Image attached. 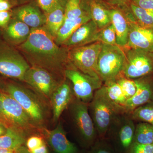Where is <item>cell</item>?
Segmentation results:
<instances>
[{"instance_id":"cell-15","label":"cell","mask_w":153,"mask_h":153,"mask_svg":"<svg viewBox=\"0 0 153 153\" xmlns=\"http://www.w3.org/2000/svg\"><path fill=\"white\" fill-rule=\"evenodd\" d=\"M47 141L53 151L56 153H78L76 146L67 139L61 124L52 130L45 129Z\"/></svg>"},{"instance_id":"cell-4","label":"cell","mask_w":153,"mask_h":153,"mask_svg":"<svg viewBox=\"0 0 153 153\" xmlns=\"http://www.w3.org/2000/svg\"><path fill=\"white\" fill-rule=\"evenodd\" d=\"M126 53L117 45L102 44L99 55L97 71L101 80H116L123 72Z\"/></svg>"},{"instance_id":"cell-27","label":"cell","mask_w":153,"mask_h":153,"mask_svg":"<svg viewBox=\"0 0 153 153\" xmlns=\"http://www.w3.org/2000/svg\"><path fill=\"white\" fill-rule=\"evenodd\" d=\"M103 86L110 100L117 105L123 108L127 99L116 80L107 81Z\"/></svg>"},{"instance_id":"cell-28","label":"cell","mask_w":153,"mask_h":153,"mask_svg":"<svg viewBox=\"0 0 153 153\" xmlns=\"http://www.w3.org/2000/svg\"><path fill=\"white\" fill-rule=\"evenodd\" d=\"M88 12L89 5L83 7L82 0H68L65 8V20L78 19Z\"/></svg>"},{"instance_id":"cell-2","label":"cell","mask_w":153,"mask_h":153,"mask_svg":"<svg viewBox=\"0 0 153 153\" xmlns=\"http://www.w3.org/2000/svg\"><path fill=\"white\" fill-rule=\"evenodd\" d=\"M89 108L96 131L101 138L109 131L117 116L125 113L122 107L108 98L103 86L96 91Z\"/></svg>"},{"instance_id":"cell-6","label":"cell","mask_w":153,"mask_h":153,"mask_svg":"<svg viewBox=\"0 0 153 153\" xmlns=\"http://www.w3.org/2000/svg\"><path fill=\"white\" fill-rule=\"evenodd\" d=\"M102 44L99 41L72 48L68 58L83 74L100 79L97 71V62Z\"/></svg>"},{"instance_id":"cell-22","label":"cell","mask_w":153,"mask_h":153,"mask_svg":"<svg viewBox=\"0 0 153 153\" xmlns=\"http://www.w3.org/2000/svg\"><path fill=\"white\" fill-rule=\"evenodd\" d=\"M25 143V132L13 127H7L0 137V148L15 152Z\"/></svg>"},{"instance_id":"cell-31","label":"cell","mask_w":153,"mask_h":153,"mask_svg":"<svg viewBox=\"0 0 153 153\" xmlns=\"http://www.w3.org/2000/svg\"><path fill=\"white\" fill-rule=\"evenodd\" d=\"M116 80L121 88L127 100L134 95L137 91L134 81L126 77H119Z\"/></svg>"},{"instance_id":"cell-5","label":"cell","mask_w":153,"mask_h":153,"mask_svg":"<svg viewBox=\"0 0 153 153\" xmlns=\"http://www.w3.org/2000/svg\"><path fill=\"white\" fill-rule=\"evenodd\" d=\"M0 122L7 127L25 132L37 127L21 105L10 95L0 90Z\"/></svg>"},{"instance_id":"cell-3","label":"cell","mask_w":153,"mask_h":153,"mask_svg":"<svg viewBox=\"0 0 153 153\" xmlns=\"http://www.w3.org/2000/svg\"><path fill=\"white\" fill-rule=\"evenodd\" d=\"M3 91L19 103L36 127L44 125L46 110L41 99L30 89L12 82L4 83Z\"/></svg>"},{"instance_id":"cell-11","label":"cell","mask_w":153,"mask_h":153,"mask_svg":"<svg viewBox=\"0 0 153 153\" xmlns=\"http://www.w3.org/2000/svg\"><path fill=\"white\" fill-rule=\"evenodd\" d=\"M126 55V60L123 72L126 78H139L152 71V60L145 54L144 51L129 49Z\"/></svg>"},{"instance_id":"cell-33","label":"cell","mask_w":153,"mask_h":153,"mask_svg":"<svg viewBox=\"0 0 153 153\" xmlns=\"http://www.w3.org/2000/svg\"><path fill=\"white\" fill-rule=\"evenodd\" d=\"M68 0H37L38 5L45 13H47L61 4L67 3Z\"/></svg>"},{"instance_id":"cell-14","label":"cell","mask_w":153,"mask_h":153,"mask_svg":"<svg viewBox=\"0 0 153 153\" xmlns=\"http://www.w3.org/2000/svg\"><path fill=\"white\" fill-rule=\"evenodd\" d=\"M99 30L97 25L91 19L78 28L63 45L73 48L97 42Z\"/></svg>"},{"instance_id":"cell-26","label":"cell","mask_w":153,"mask_h":153,"mask_svg":"<svg viewBox=\"0 0 153 153\" xmlns=\"http://www.w3.org/2000/svg\"><path fill=\"white\" fill-rule=\"evenodd\" d=\"M129 8L138 25L149 29L153 28V10L142 8L131 3Z\"/></svg>"},{"instance_id":"cell-42","label":"cell","mask_w":153,"mask_h":153,"mask_svg":"<svg viewBox=\"0 0 153 153\" xmlns=\"http://www.w3.org/2000/svg\"><path fill=\"white\" fill-rule=\"evenodd\" d=\"M7 127L1 123L0 122V137L5 133Z\"/></svg>"},{"instance_id":"cell-8","label":"cell","mask_w":153,"mask_h":153,"mask_svg":"<svg viewBox=\"0 0 153 153\" xmlns=\"http://www.w3.org/2000/svg\"><path fill=\"white\" fill-rule=\"evenodd\" d=\"M30 66L18 51L7 46H0V74L24 81Z\"/></svg>"},{"instance_id":"cell-39","label":"cell","mask_w":153,"mask_h":153,"mask_svg":"<svg viewBox=\"0 0 153 153\" xmlns=\"http://www.w3.org/2000/svg\"><path fill=\"white\" fill-rule=\"evenodd\" d=\"M12 5L8 0H0V11H8Z\"/></svg>"},{"instance_id":"cell-43","label":"cell","mask_w":153,"mask_h":153,"mask_svg":"<svg viewBox=\"0 0 153 153\" xmlns=\"http://www.w3.org/2000/svg\"><path fill=\"white\" fill-rule=\"evenodd\" d=\"M11 152H12V151L7 149L0 148V153H9Z\"/></svg>"},{"instance_id":"cell-18","label":"cell","mask_w":153,"mask_h":153,"mask_svg":"<svg viewBox=\"0 0 153 153\" xmlns=\"http://www.w3.org/2000/svg\"><path fill=\"white\" fill-rule=\"evenodd\" d=\"M111 24L113 26L116 34L117 44L125 47L128 40L129 22L125 14L117 8L108 9Z\"/></svg>"},{"instance_id":"cell-40","label":"cell","mask_w":153,"mask_h":153,"mask_svg":"<svg viewBox=\"0 0 153 153\" xmlns=\"http://www.w3.org/2000/svg\"><path fill=\"white\" fill-rule=\"evenodd\" d=\"M29 151L31 153H48L47 146H46L45 143L41 146L34 149L33 150Z\"/></svg>"},{"instance_id":"cell-23","label":"cell","mask_w":153,"mask_h":153,"mask_svg":"<svg viewBox=\"0 0 153 153\" xmlns=\"http://www.w3.org/2000/svg\"><path fill=\"white\" fill-rule=\"evenodd\" d=\"M66 4H60L52 11L45 14L46 22L45 27L54 38L65 20Z\"/></svg>"},{"instance_id":"cell-1","label":"cell","mask_w":153,"mask_h":153,"mask_svg":"<svg viewBox=\"0 0 153 153\" xmlns=\"http://www.w3.org/2000/svg\"><path fill=\"white\" fill-rule=\"evenodd\" d=\"M19 48L32 66L46 69L54 76L64 74L68 54L55 43L45 27L31 28L27 39Z\"/></svg>"},{"instance_id":"cell-34","label":"cell","mask_w":153,"mask_h":153,"mask_svg":"<svg viewBox=\"0 0 153 153\" xmlns=\"http://www.w3.org/2000/svg\"><path fill=\"white\" fill-rule=\"evenodd\" d=\"M129 153H153V144H141L134 142Z\"/></svg>"},{"instance_id":"cell-41","label":"cell","mask_w":153,"mask_h":153,"mask_svg":"<svg viewBox=\"0 0 153 153\" xmlns=\"http://www.w3.org/2000/svg\"><path fill=\"white\" fill-rule=\"evenodd\" d=\"M14 153H31L24 146H22L14 152Z\"/></svg>"},{"instance_id":"cell-10","label":"cell","mask_w":153,"mask_h":153,"mask_svg":"<svg viewBox=\"0 0 153 153\" xmlns=\"http://www.w3.org/2000/svg\"><path fill=\"white\" fill-rule=\"evenodd\" d=\"M65 76L73 85V91L76 98L85 103L90 102L96 91L102 87L101 80L96 79L81 71L67 68Z\"/></svg>"},{"instance_id":"cell-36","label":"cell","mask_w":153,"mask_h":153,"mask_svg":"<svg viewBox=\"0 0 153 153\" xmlns=\"http://www.w3.org/2000/svg\"><path fill=\"white\" fill-rule=\"evenodd\" d=\"M131 2L142 8L153 10V0H131Z\"/></svg>"},{"instance_id":"cell-17","label":"cell","mask_w":153,"mask_h":153,"mask_svg":"<svg viewBox=\"0 0 153 153\" xmlns=\"http://www.w3.org/2000/svg\"><path fill=\"white\" fill-rule=\"evenodd\" d=\"M16 19L24 22L31 28L44 27L46 22V15L34 4H28L17 9L15 12Z\"/></svg>"},{"instance_id":"cell-38","label":"cell","mask_w":153,"mask_h":153,"mask_svg":"<svg viewBox=\"0 0 153 153\" xmlns=\"http://www.w3.org/2000/svg\"><path fill=\"white\" fill-rule=\"evenodd\" d=\"M108 4L112 6L123 7L126 5L127 3L131 1V0H105Z\"/></svg>"},{"instance_id":"cell-20","label":"cell","mask_w":153,"mask_h":153,"mask_svg":"<svg viewBox=\"0 0 153 153\" xmlns=\"http://www.w3.org/2000/svg\"><path fill=\"white\" fill-rule=\"evenodd\" d=\"M91 20L90 12L74 20H64L63 25L54 38L55 43L58 45H63L78 28Z\"/></svg>"},{"instance_id":"cell-9","label":"cell","mask_w":153,"mask_h":153,"mask_svg":"<svg viewBox=\"0 0 153 153\" xmlns=\"http://www.w3.org/2000/svg\"><path fill=\"white\" fill-rule=\"evenodd\" d=\"M24 82L33 88L43 98L49 101L60 84L52 73L36 66H32L29 68L25 73Z\"/></svg>"},{"instance_id":"cell-7","label":"cell","mask_w":153,"mask_h":153,"mask_svg":"<svg viewBox=\"0 0 153 153\" xmlns=\"http://www.w3.org/2000/svg\"><path fill=\"white\" fill-rule=\"evenodd\" d=\"M69 105L72 119L80 138L85 146L91 147L96 142L97 132L88 112L87 103L76 98Z\"/></svg>"},{"instance_id":"cell-21","label":"cell","mask_w":153,"mask_h":153,"mask_svg":"<svg viewBox=\"0 0 153 153\" xmlns=\"http://www.w3.org/2000/svg\"><path fill=\"white\" fill-rule=\"evenodd\" d=\"M31 28L18 19L11 22L6 29L5 35L11 43L21 45L27 39Z\"/></svg>"},{"instance_id":"cell-37","label":"cell","mask_w":153,"mask_h":153,"mask_svg":"<svg viewBox=\"0 0 153 153\" xmlns=\"http://www.w3.org/2000/svg\"><path fill=\"white\" fill-rule=\"evenodd\" d=\"M11 14L9 11H0V27H5L10 19Z\"/></svg>"},{"instance_id":"cell-29","label":"cell","mask_w":153,"mask_h":153,"mask_svg":"<svg viewBox=\"0 0 153 153\" xmlns=\"http://www.w3.org/2000/svg\"><path fill=\"white\" fill-rule=\"evenodd\" d=\"M132 119L153 125V102H148L131 112Z\"/></svg>"},{"instance_id":"cell-16","label":"cell","mask_w":153,"mask_h":153,"mask_svg":"<svg viewBox=\"0 0 153 153\" xmlns=\"http://www.w3.org/2000/svg\"><path fill=\"white\" fill-rule=\"evenodd\" d=\"M73 92L68 82H64L59 85L52 94L50 102L53 111L54 121L59 120L64 110L73 100Z\"/></svg>"},{"instance_id":"cell-35","label":"cell","mask_w":153,"mask_h":153,"mask_svg":"<svg viewBox=\"0 0 153 153\" xmlns=\"http://www.w3.org/2000/svg\"><path fill=\"white\" fill-rule=\"evenodd\" d=\"M44 140L40 137L33 136L30 137L28 139L26 143L28 150L31 151L41 146L44 144Z\"/></svg>"},{"instance_id":"cell-25","label":"cell","mask_w":153,"mask_h":153,"mask_svg":"<svg viewBox=\"0 0 153 153\" xmlns=\"http://www.w3.org/2000/svg\"><path fill=\"white\" fill-rule=\"evenodd\" d=\"M134 142L141 144H153V125L145 122L138 124L135 127Z\"/></svg>"},{"instance_id":"cell-32","label":"cell","mask_w":153,"mask_h":153,"mask_svg":"<svg viewBox=\"0 0 153 153\" xmlns=\"http://www.w3.org/2000/svg\"><path fill=\"white\" fill-rule=\"evenodd\" d=\"M88 153H117L112 145L103 140H97Z\"/></svg>"},{"instance_id":"cell-24","label":"cell","mask_w":153,"mask_h":153,"mask_svg":"<svg viewBox=\"0 0 153 153\" xmlns=\"http://www.w3.org/2000/svg\"><path fill=\"white\" fill-rule=\"evenodd\" d=\"M89 5L91 19L97 25L99 30L111 24L108 9L100 0H89Z\"/></svg>"},{"instance_id":"cell-13","label":"cell","mask_w":153,"mask_h":153,"mask_svg":"<svg viewBox=\"0 0 153 153\" xmlns=\"http://www.w3.org/2000/svg\"><path fill=\"white\" fill-rule=\"evenodd\" d=\"M119 123L118 130L117 131L112 137L111 144L117 153H129L134 142L135 127L133 122L128 118H122Z\"/></svg>"},{"instance_id":"cell-19","label":"cell","mask_w":153,"mask_h":153,"mask_svg":"<svg viewBox=\"0 0 153 153\" xmlns=\"http://www.w3.org/2000/svg\"><path fill=\"white\" fill-rule=\"evenodd\" d=\"M134 82L136 85V92L124 105L125 113H131L137 108L148 103L152 97V91L149 83L140 79L134 80Z\"/></svg>"},{"instance_id":"cell-12","label":"cell","mask_w":153,"mask_h":153,"mask_svg":"<svg viewBox=\"0 0 153 153\" xmlns=\"http://www.w3.org/2000/svg\"><path fill=\"white\" fill-rule=\"evenodd\" d=\"M136 23V21L130 20L128 40L126 46L129 49L144 52L153 51V30L142 27Z\"/></svg>"},{"instance_id":"cell-30","label":"cell","mask_w":153,"mask_h":153,"mask_svg":"<svg viewBox=\"0 0 153 153\" xmlns=\"http://www.w3.org/2000/svg\"><path fill=\"white\" fill-rule=\"evenodd\" d=\"M97 41H99L102 44L117 45L116 34L112 24H110L105 27L99 30L97 35Z\"/></svg>"},{"instance_id":"cell-44","label":"cell","mask_w":153,"mask_h":153,"mask_svg":"<svg viewBox=\"0 0 153 153\" xmlns=\"http://www.w3.org/2000/svg\"><path fill=\"white\" fill-rule=\"evenodd\" d=\"M4 86V83H3L0 80V90H3Z\"/></svg>"}]
</instances>
